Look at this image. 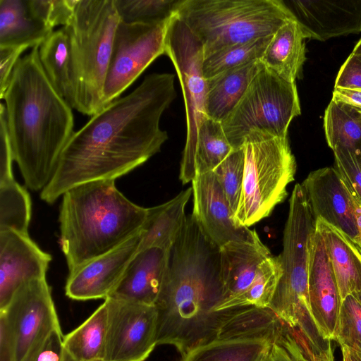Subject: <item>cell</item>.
<instances>
[{
    "label": "cell",
    "instance_id": "cell-1",
    "mask_svg": "<svg viewBox=\"0 0 361 361\" xmlns=\"http://www.w3.org/2000/svg\"><path fill=\"white\" fill-rule=\"evenodd\" d=\"M175 75L152 73L128 95L92 116L72 135L40 192L53 204L82 183L114 180L147 161L168 139L159 123L176 97Z\"/></svg>",
    "mask_w": 361,
    "mask_h": 361
},
{
    "label": "cell",
    "instance_id": "cell-2",
    "mask_svg": "<svg viewBox=\"0 0 361 361\" xmlns=\"http://www.w3.org/2000/svg\"><path fill=\"white\" fill-rule=\"evenodd\" d=\"M221 295L220 247L187 215L154 305L157 345H173L182 357L214 338L243 308L216 312Z\"/></svg>",
    "mask_w": 361,
    "mask_h": 361
},
{
    "label": "cell",
    "instance_id": "cell-3",
    "mask_svg": "<svg viewBox=\"0 0 361 361\" xmlns=\"http://www.w3.org/2000/svg\"><path fill=\"white\" fill-rule=\"evenodd\" d=\"M39 45L17 62L6 90V121L13 159L25 185L42 190L73 134L72 108L47 78Z\"/></svg>",
    "mask_w": 361,
    "mask_h": 361
},
{
    "label": "cell",
    "instance_id": "cell-4",
    "mask_svg": "<svg viewBox=\"0 0 361 361\" xmlns=\"http://www.w3.org/2000/svg\"><path fill=\"white\" fill-rule=\"evenodd\" d=\"M62 196L60 244L69 273L139 233L148 213L123 195L114 180L82 183Z\"/></svg>",
    "mask_w": 361,
    "mask_h": 361
},
{
    "label": "cell",
    "instance_id": "cell-5",
    "mask_svg": "<svg viewBox=\"0 0 361 361\" xmlns=\"http://www.w3.org/2000/svg\"><path fill=\"white\" fill-rule=\"evenodd\" d=\"M120 21L114 0H78L63 27L69 40L74 109L92 116L103 106V89Z\"/></svg>",
    "mask_w": 361,
    "mask_h": 361
},
{
    "label": "cell",
    "instance_id": "cell-6",
    "mask_svg": "<svg viewBox=\"0 0 361 361\" xmlns=\"http://www.w3.org/2000/svg\"><path fill=\"white\" fill-rule=\"evenodd\" d=\"M176 15L200 40L204 57L273 35L294 18L283 0H183Z\"/></svg>",
    "mask_w": 361,
    "mask_h": 361
},
{
    "label": "cell",
    "instance_id": "cell-7",
    "mask_svg": "<svg viewBox=\"0 0 361 361\" xmlns=\"http://www.w3.org/2000/svg\"><path fill=\"white\" fill-rule=\"evenodd\" d=\"M316 221L305 191L301 183H297L290 198L283 250L279 256L282 275L268 308L281 321L298 329L312 321L308 297V267Z\"/></svg>",
    "mask_w": 361,
    "mask_h": 361
},
{
    "label": "cell",
    "instance_id": "cell-8",
    "mask_svg": "<svg viewBox=\"0 0 361 361\" xmlns=\"http://www.w3.org/2000/svg\"><path fill=\"white\" fill-rule=\"evenodd\" d=\"M244 176L236 222L249 227L269 216L286 197L296 162L288 137L252 131L244 139Z\"/></svg>",
    "mask_w": 361,
    "mask_h": 361
},
{
    "label": "cell",
    "instance_id": "cell-9",
    "mask_svg": "<svg viewBox=\"0 0 361 361\" xmlns=\"http://www.w3.org/2000/svg\"><path fill=\"white\" fill-rule=\"evenodd\" d=\"M300 114L295 82H288L263 66L221 125L232 147L238 149L252 131L287 137L291 121Z\"/></svg>",
    "mask_w": 361,
    "mask_h": 361
},
{
    "label": "cell",
    "instance_id": "cell-10",
    "mask_svg": "<svg viewBox=\"0 0 361 361\" xmlns=\"http://www.w3.org/2000/svg\"><path fill=\"white\" fill-rule=\"evenodd\" d=\"M165 54L174 65L182 89L186 114V142L179 178L183 184L196 175L195 154L197 132L206 118L207 80L203 75V45L177 15L168 22L165 33Z\"/></svg>",
    "mask_w": 361,
    "mask_h": 361
},
{
    "label": "cell",
    "instance_id": "cell-11",
    "mask_svg": "<svg viewBox=\"0 0 361 361\" xmlns=\"http://www.w3.org/2000/svg\"><path fill=\"white\" fill-rule=\"evenodd\" d=\"M0 324L8 333L13 361H30L54 331L61 330L46 278L23 284L0 310Z\"/></svg>",
    "mask_w": 361,
    "mask_h": 361
},
{
    "label": "cell",
    "instance_id": "cell-12",
    "mask_svg": "<svg viewBox=\"0 0 361 361\" xmlns=\"http://www.w3.org/2000/svg\"><path fill=\"white\" fill-rule=\"evenodd\" d=\"M279 321L269 308L243 307L214 338L180 361H267Z\"/></svg>",
    "mask_w": 361,
    "mask_h": 361
},
{
    "label": "cell",
    "instance_id": "cell-13",
    "mask_svg": "<svg viewBox=\"0 0 361 361\" xmlns=\"http://www.w3.org/2000/svg\"><path fill=\"white\" fill-rule=\"evenodd\" d=\"M168 22L149 24L119 21L104 85V108L118 99L158 56L165 54Z\"/></svg>",
    "mask_w": 361,
    "mask_h": 361
},
{
    "label": "cell",
    "instance_id": "cell-14",
    "mask_svg": "<svg viewBox=\"0 0 361 361\" xmlns=\"http://www.w3.org/2000/svg\"><path fill=\"white\" fill-rule=\"evenodd\" d=\"M104 302L107 324L104 361H145L157 345L154 305L114 297Z\"/></svg>",
    "mask_w": 361,
    "mask_h": 361
},
{
    "label": "cell",
    "instance_id": "cell-15",
    "mask_svg": "<svg viewBox=\"0 0 361 361\" xmlns=\"http://www.w3.org/2000/svg\"><path fill=\"white\" fill-rule=\"evenodd\" d=\"M192 182V215L207 235L221 247L231 241H252L255 230L238 224L213 171L196 174Z\"/></svg>",
    "mask_w": 361,
    "mask_h": 361
},
{
    "label": "cell",
    "instance_id": "cell-16",
    "mask_svg": "<svg viewBox=\"0 0 361 361\" xmlns=\"http://www.w3.org/2000/svg\"><path fill=\"white\" fill-rule=\"evenodd\" d=\"M140 243V231L118 247L70 272L65 286L66 296L80 301L109 298Z\"/></svg>",
    "mask_w": 361,
    "mask_h": 361
},
{
    "label": "cell",
    "instance_id": "cell-17",
    "mask_svg": "<svg viewBox=\"0 0 361 361\" xmlns=\"http://www.w3.org/2000/svg\"><path fill=\"white\" fill-rule=\"evenodd\" d=\"M308 297L319 334L323 340L334 341L341 301L324 239L317 227L310 247Z\"/></svg>",
    "mask_w": 361,
    "mask_h": 361
},
{
    "label": "cell",
    "instance_id": "cell-18",
    "mask_svg": "<svg viewBox=\"0 0 361 361\" xmlns=\"http://www.w3.org/2000/svg\"><path fill=\"white\" fill-rule=\"evenodd\" d=\"M301 184L316 220L330 224L357 245L358 231L350 193L335 168L312 171Z\"/></svg>",
    "mask_w": 361,
    "mask_h": 361
},
{
    "label": "cell",
    "instance_id": "cell-19",
    "mask_svg": "<svg viewBox=\"0 0 361 361\" xmlns=\"http://www.w3.org/2000/svg\"><path fill=\"white\" fill-rule=\"evenodd\" d=\"M51 261L28 234L0 231V310L23 284L46 278Z\"/></svg>",
    "mask_w": 361,
    "mask_h": 361
},
{
    "label": "cell",
    "instance_id": "cell-20",
    "mask_svg": "<svg viewBox=\"0 0 361 361\" xmlns=\"http://www.w3.org/2000/svg\"><path fill=\"white\" fill-rule=\"evenodd\" d=\"M283 1L306 39L325 41L361 32V0Z\"/></svg>",
    "mask_w": 361,
    "mask_h": 361
},
{
    "label": "cell",
    "instance_id": "cell-21",
    "mask_svg": "<svg viewBox=\"0 0 361 361\" xmlns=\"http://www.w3.org/2000/svg\"><path fill=\"white\" fill-rule=\"evenodd\" d=\"M271 254L258 237L252 241H231L220 247L222 295L216 312L238 307L252 284L260 264Z\"/></svg>",
    "mask_w": 361,
    "mask_h": 361
},
{
    "label": "cell",
    "instance_id": "cell-22",
    "mask_svg": "<svg viewBox=\"0 0 361 361\" xmlns=\"http://www.w3.org/2000/svg\"><path fill=\"white\" fill-rule=\"evenodd\" d=\"M170 250H138L109 297L154 305L166 278Z\"/></svg>",
    "mask_w": 361,
    "mask_h": 361
},
{
    "label": "cell",
    "instance_id": "cell-23",
    "mask_svg": "<svg viewBox=\"0 0 361 361\" xmlns=\"http://www.w3.org/2000/svg\"><path fill=\"white\" fill-rule=\"evenodd\" d=\"M305 37L298 23L290 19L273 35L262 57L263 66L280 78L295 82L305 57Z\"/></svg>",
    "mask_w": 361,
    "mask_h": 361
},
{
    "label": "cell",
    "instance_id": "cell-24",
    "mask_svg": "<svg viewBox=\"0 0 361 361\" xmlns=\"http://www.w3.org/2000/svg\"><path fill=\"white\" fill-rule=\"evenodd\" d=\"M262 68V63L258 60L207 79V116L223 122L237 106L250 83Z\"/></svg>",
    "mask_w": 361,
    "mask_h": 361
},
{
    "label": "cell",
    "instance_id": "cell-25",
    "mask_svg": "<svg viewBox=\"0 0 361 361\" xmlns=\"http://www.w3.org/2000/svg\"><path fill=\"white\" fill-rule=\"evenodd\" d=\"M53 32L35 15L29 0H0V47L32 48Z\"/></svg>",
    "mask_w": 361,
    "mask_h": 361
},
{
    "label": "cell",
    "instance_id": "cell-26",
    "mask_svg": "<svg viewBox=\"0 0 361 361\" xmlns=\"http://www.w3.org/2000/svg\"><path fill=\"white\" fill-rule=\"evenodd\" d=\"M326 244L341 301L361 290V253L357 245L326 222L316 220Z\"/></svg>",
    "mask_w": 361,
    "mask_h": 361
},
{
    "label": "cell",
    "instance_id": "cell-27",
    "mask_svg": "<svg viewBox=\"0 0 361 361\" xmlns=\"http://www.w3.org/2000/svg\"><path fill=\"white\" fill-rule=\"evenodd\" d=\"M192 193V188H189L169 202L148 208L138 250L149 247L171 250L184 224L185 208Z\"/></svg>",
    "mask_w": 361,
    "mask_h": 361
},
{
    "label": "cell",
    "instance_id": "cell-28",
    "mask_svg": "<svg viewBox=\"0 0 361 361\" xmlns=\"http://www.w3.org/2000/svg\"><path fill=\"white\" fill-rule=\"evenodd\" d=\"M39 59L57 93L72 108L75 106V87L68 35L63 27L54 31L40 45Z\"/></svg>",
    "mask_w": 361,
    "mask_h": 361
},
{
    "label": "cell",
    "instance_id": "cell-29",
    "mask_svg": "<svg viewBox=\"0 0 361 361\" xmlns=\"http://www.w3.org/2000/svg\"><path fill=\"white\" fill-rule=\"evenodd\" d=\"M106 324L104 301L80 326L63 336V352L73 361H104Z\"/></svg>",
    "mask_w": 361,
    "mask_h": 361
},
{
    "label": "cell",
    "instance_id": "cell-30",
    "mask_svg": "<svg viewBox=\"0 0 361 361\" xmlns=\"http://www.w3.org/2000/svg\"><path fill=\"white\" fill-rule=\"evenodd\" d=\"M324 127L333 152L347 149L361 161V108L332 99L325 111Z\"/></svg>",
    "mask_w": 361,
    "mask_h": 361
},
{
    "label": "cell",
    "instance_id": "cell-31",
    "mask_svg": "<svg viewBox=\"0 0 361 361\" xmlns=\"http://www.w3.org/2000/svg\"><path fill=\"white\" fill-rule=\"evenodd\" d=\"M234 149L225 135L221 123L206 117L197 132L196 174L213 171Z\"/></svg>",
    "mask_w": 361,
    "mask_h": 361
},
{
    "label": "cell",
    "instance_id": "cell-32",
    "mask_svg": "<svg viewBox=\"0 0 361 361\" xmlns=\"http://www.w3.org/2000/svg\"><path fill=\"white\" fill-rule=\"evenodd\" d=\"M30 196L15 179L0 183V231L28 234L31 219Z\"/></svg>",
    "mask_w": 361,
    "mask_h": 361
},
{
    "label": "cell",
    "instance_id": "cell-33",
    "mask_svg": "<svg viewBox=\"0 0 361 361\" xmlns=\"http://www.w3.org/2000/svg\"><path fill=\"white\" fill-rule=\"evenodd\" d=\"M272 36L228 47L204 57L202 67L204 78L260 60Z\"/></svg>",
    "mask_w": 361,
    "mask_h": 361
},
{
    "label": "cell",
    "instance_id": "cell-34",
    "mask_svg": "<svg viewBox=\"0 0 361 361\" xmlns=\"http://www.w3.org/2000/svg\"><path fill=\"white\" fill-rule=\"evenodd\" d=\"M121 21L126 23H162L174 15L183 0H114Z\"/></svg>",
    "mask_w": 361,
    "mask_h": 361
},
{
    "label": "cell",
    "instance_id": "cell-35",
    "mask_svg": "<svg viewBox=\"0 0 361 361\" xmlns=\"http://www.w3.org/2000/svg\"><path fill=\"white\" fill-rule=\"evenodd\" d=\"M282 275L279 256L270 255L259 266L255 277L238 307L268 308Z\"/></svg>",
    "mask_w": 361,
    "mask_h": 361
},
{
    "label": "cell",
    "instance_id": "cell-36",
    "mask_svg": "<svg viewBox=\"0 0 361 361\" xmlns=\"http://www.w3.org/2000/svg\"><path fill=\"white\" fill-rule=\"evenodd\" d=\"M267 361H313V353L302 332L279 319Z\"/></svg>",
    "mask_w": 361,
    "mask_h": 361
},
{
    "label": "cell",
    "instance_id": "cell-37",
    "mask_svg": "<svg viewBox=\"0 0 361 361\" xmlns=\"http://www.w3.org/2000/svg\"><path fill=\"white\" fill-rule=\"evenodd\" d=\"M245 154L242 147L235 149L214 171L227 202L235 215L243 189Z\"/></svg>",
    "mask_w": 361,
    "mask_h": 361
},
{
    "label": "cell",
    "instance_id": "cell-38",
    "mask_svg": "<svg viewBox=\"0 0 361 361\" xmlns=\"http://www.w3.org/2000/svg\"><path fill=\"white\" fill-rule=\"evenodd\" d=\"M334 341L361 353V303L353 294L341 304Z\"/></svg>",
    "mask_w": 361,
    "mask_h": 361
},
{
    "label": "cell",
    "instance_id": "cell-39",
    "mask_svg": "<svg viewBox=\"0 0 361 361\" xmlns=\"http://www.w3.org/2000/svg\"><path fill=\"white\" fill-rule=\"evenodd\" d=\"M35 15L48 26L67 24L73 14L78 0H29Z\"/></svg>",
    "mask_w": 361,
    "mask_h": 361
},
{
    "label": "cell",
    "instance_id": "cell-40",
    "mask_svg": "<svg viewBox=\"0 0 361 361\" xmlns=\"http://www.w3.org/2000/svg\"><path fill=\"white\" fill-rule=\"evenodd\" d=\"M334 168L361 201V161L347 149L334 151Z\"/></svg>",
    "mask_w": 361,
    "mask_h": 361
},
{
    "label": "cell",
    "instance_id": "cell-41",
    "mask_svg": "<svg viewBox=\"0 0 361 361\" xmlns=\"http://www.w3.org/2000/svg\"><path fill=\"white\" fill-rule=\"evenodd\" d=\"M334 87L361 90V56L350 54L340 68Z\"/></svg>",
    "mask_w": 361,
    "mask_h": 361
},
{
    "label": "cell",
    "instance_id": "cell-42",
    "mask_svg": "<svg viewBox=\"0 0 361 361\" xmlns=\"http://www.w3.org/2000/svg\"><path fill=\"white\" fill-rule=\"evenodd\" d=\"M27 47H0V98L3 99L13 71Z\"/></svg>",
    "mask_w": 361,
    "mask_h": 361
},
{
    "label": "cell",
    "instance_id": "cell-43",
    "mask_svg": "<svg viewBox=\"0 0 361 361\" xmlns=\"http://www.w3.org/2000/svg\"><path fill=\"white\" fill-rule=\"evenodd\" d=\"M61 330L54 331L35 355V361H73L62 350Z\"/></svg>",
    "mask_w": 361,
    "mask_h": 361
},
{
    "label": "cell",
    "instance_id": "cell-44",
    "mask_svg": "<svg viewBox=\"0 0 361 361\" xmlns=\"http://www.w3.org/2000/svg\"><path fill=\"white\" fill-rule=\"evenodd\" d=\"M331 341L325 340L317 343H309L313 353V361H335Z\"/></svg>",
    "mask_w": 361,
    "mask_h": 361
},
{
    "label": "cell",
    "instance_id": "cell-45",
    "mask_svg": "<svg viewBox=\"0 0 361 361\" xmlns=\"http://www.w3.org/2000/svg\"><path fill=\"white\" fill-rule=\"evenodd\" d=\"M332 99L361 108V90L334 87Z\"/></svg>",
    "mask_w": 361,
    "mask_h": 361
},
{
    "label": "cell",
    "instance_id": "cell-46",
    "mask_svg": "<svg viewBox=\"0 0 361 361\" xmlns=\"http://www.w3.org/2000/svg\"><path fill=\"white\" fill-rule=\"evenodd\" d=\"M351 199L357 228L358 231L359 243L357 246L361 248V201L352 189L345 184Z\"/></svg>",
    "mask_w": 361,
    "mask_h": 361
},
{
    "label": "cell",
    "instance_id": "cell-47",
    "mask_svg": "<svg viewBox=\"0 0 361 361\" xmlns=\"http://www.w3.org/2000/svg\"><path fill=\"white\" fill-rule=\"evenodd\" d=\"M342 353V361H353L348 348L345 345H340Z\"/></svg>",
    "mask_w": 361,
    "mask_h": 361
},
{
    "label": "cell",
    "instance_id": "cell-48",
    "mask_svg": "<svg viewBox=\"0 0 361 361\" xmlns=\"http://www.w3.org/2000/svg\"><path fill=\"white\" fill-rule=\"evenodd\" d=\"M348 348V347H347ZM353 361H361V353L348 348Z\"/></svg>",
    "mask_w": 361,
    "mask_h": 361
},
{
    "label": "cell",
    "instance_id": "cell-49",
    "mask_svg": "<svg viewBox=\"0 0 361 361\" xmlns=\"http://www.w3.org/2000/svg\"><path fill=\"white\" fill-rule=\"evenodd\" d=\"M352 53L361 56V38L355 46Z\"/></svg>",
    "mask_w": 361,
    "mask_h": 361
},
{
    "label": "cell",
    "instance_id": "cell-50",
    "mask_svg": "<svg viewBox=\"0 0 361 361\" xmlns=\"http://www.w3.org/2000/svg\"><path fill=\"white\" fill-rule=\"evenodd\" d=\"M353 295L356 297V298L361 303V290L359 291L353 293Z\"/></svg>",
    "mask_w": 361,
    "mask_h": 361
},
{
    "label": "cell",
    "instance_id": "cell-51",
    "mask_svg": "<svg viewBox=\"0 0 361 361\" xmlns=\"http://www.w3.org/2000/svg\"><path fill=\"white\" fill-rule=\"evenodd\" d=\"M30 361H35V355L33 356V357Z\"/></svg>",
    "mask_w": 361,
    "mask_h": 361
},
{
    "label": "cell",
    "instance_id": "cell-52",
    "mask_svg": "<svg viewBox=\"0 0 361 361\" xmlns=\"http://www.w3.org/2000/svg\"><path fill=\"white\" fill-rule=\"evenodd\" d=\"M357 247H358V246H357ZM358 249H359V250H360V253H361V248H360V247H358Z\"/></svg>",
    "mask_w": 361,
    "mask_h": 361
},
{
    "label": "cell",
    "instance_id": "cell-53",
    "mask_svg": "<svg viewBox=\"0 0 361 361\" xmlns=\"http://www.w3.org/2000/svg\"></svg>",
    "mask_w": 361,
    "mask_h": 361
}]
</instances>
